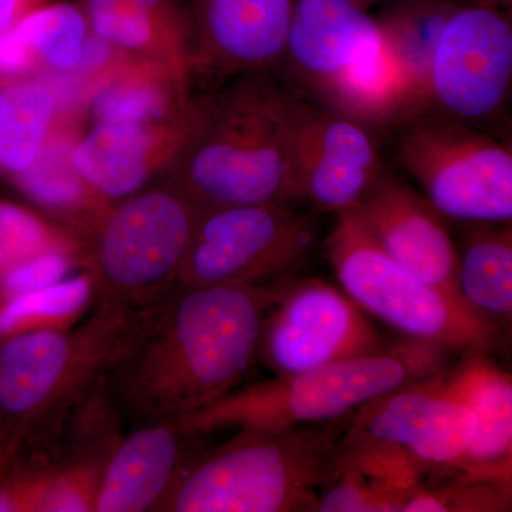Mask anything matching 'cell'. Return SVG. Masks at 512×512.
<instances>
[{"mask_svg": "<svg viewBox=\"0 0 512 512\" xmlns=\"http://www.w3.org/2000/svg\"><path fill=\"white\" fill-rule=\"evenodd\" d=\"M296 101L271 73L234 77L217 92L192 97L164 181L201 212L298 204L292 168Z\"/></svg>", "mask_w": 512, "mask_h": 512, "instance_id": "6da1fadb", "label": "cell"}, {"mask_svg": "<svg viewBox=\"0 0 512 512\" xmlns=\"http://www.w3.org/2000/svg\"><path fill=\"white\" fill-rule=\"evenodd\" d=\"M289 282L262 288L191 286L146 370L157 404L167 412L195 413L224 399L251 366L266 313Z\"/></svg>", "mask_w": 512, "mask_h": 512, "instance_id": "7a4b0ae2", "label": "cell"}, {"mask_svg": "<svg viewBox=\"0 0 512 512\" xmlns=\"http://www.w3.org/2000/svg\"><path fill=\"white\" fill-rule=\"evenodd\" d=\"M348 419L244 436L192 468L175 491L178 512L316 511Z\"/></svg>", "mask_w": 512, "mask_h": 512, "instance_id": "3957f363", "label": "cell"}, {"mask_svg": "<svg viewBox=\"0 0 512 512\" xmlns=\"http://www.w3.org/2000/svg\"><path fill=\"white\" fill-rule=\"evenodd\" d=\"M448 355L429 343L404 339L389 349L225 396L195 412L194 427L237 423L245 429L285 430L348 419L377 397L444 372Z\"/></svg>", "mask_w": 512, "mask_h": 512, "instance_id": "277c9868", "label": "cell"}, {"mask_svg": "<svg viewBox=\"0 0 512 512\" xmlns=\"http://www.w3.org/2000/svg\"><path fill=\"white\" fill-rule=\"evenodd\" d=\"M325 248L343 292L406 339L468 355L495 345V323L397 264L352 211L336 214Z\"/></svg>", "mask_w": 512, "mask_h": 512, "instance_id": "5b68a950", "label": "cell"}, {"mask_svg": "<svg viewBox=\"0 0 512 512\" xmlns=\"http://www.w3.org/2000/svg\"><path fill=\"white\" fill-rule=\"evenodd\" d=\"M397 157L441 217L510 224L511 150L470 123L420 114L403 124Z\"/></svg>", "mask_w": 512, "mask_h": 512, "instance_id": "8992f818", "label": "cell"}, {"mask_svg": "<svg viewBox=\"0 0 512 512\" xmlns=\"http://www.w3.org/2000/svg\"><path fill=\"white\" fill-rule=\"evenodd\" d=\"M318 241L298 204L235 205L201 212L181 264L187 286H274L296 278Z\"/></svg>", "mask_w": 512, "mask_h": 512, "instance_id": "52a82bcc", "label": "cell"}, {"mask_svg": "<svg viewBox=\"0 0 512 512\" xmlns=\"http://www.w3.org/2000/svg\"><path fill=\"white\" fill-rule=\"evenodd\" d=\"M266 316L261 340L278 377L311 372L382 349L365 311L345 292L318 278L292 279Z\"/></svg>", "mask_w": 512, "mask_h": 512, "instance_id": "ba28073f", "label": "cell"}, {"mask_svg": "<svg viewBox=\"0 0 512 512\" xmlns=\"http://www.w3.org/2000/svg\"><path fill=\"white\" fill-rule=\"evenodd\" d=\"M201 211L174 185L137 192L104 217L96 259L120 291H147L180 272Z\"/></svg>", "mask_w": 512, "mask_h": 512, "instance_id": "9c48e42d", "label": "cell"}, {"mask_svg": "<svg viewBox=\"0 0 512 512\" xmlns=\"http://www.w3.org/2000/svg\"><path fill=\"white\" fill-rule=\"evenodd\" d=\"M511 80L510 13L461 3L434 49L430 103L466 123L488 119L503 107Z\"/></svg>", "mask_w": 512, "mask_h": 512, "instance_id": "30bf717a", "label": "cell"}, {"mask_svg": "<svg viewBox=\"0 0 512 512\" xmlns=\"http://www.w3.org/2000/svg\"><path fill=\"white\" fill-rule=\"evenodd\" d=\"M292 168L296 202L333 214L356 208L386 173L370 128L301 99L296 101Z\"/></svg>", "mask_w": 512, "mask_h": 512, "instance_id": "8fae6325", "label": "cell"}, {"mask_svg": "<svg viewBox=\"0 0 512 512\" xmlns=\"http://www.w3.org/2000/svg\"><path fill=\"white\" fill-rule=\"evenodd\" d=\"M298 0H191V73H271L284 57Z\"/></svg>", "mask_w": 512, "mask_h": 512, "instance_id": "7c38bea8", "label": "cell"}, {"mask_svg": "<svg viewBox=\"0 0 512 512\" xmlns=\"http://www.w3.org/2000/svg\"><path fill=\"white\" fill-rule=\"evenodd\" d=\"M349 211L397 264L463 301L457 285V249L443 217L423 195L384 173L369 197Z\"/></svg>", "mask_w": 512, "mask_h": 512, "instance_id": "4fadbf2b", "label": "cell"}, {"mask_svg": "<svg viewBox=\"0 0 512 512\" xmlns=\"http://www.w3.org/2000/svg\"><path fill=\"white\" fill-rule=\"evenodd\" d=\"M382 43L376 18L352 0H298L281 64L316 96Z\"/></svg>", "mask_w": 512, "mask_h": 512, "instance_id": "5bb4252c", "label": "cell"}, {"mask_svg": "<svg viewBox=\"0 0 512 512\" xmlns=\"http://www.w3.org/2000/svg\"><path fill=\"white\" fill-rule=\"evenodd\" d=\"M185 114L173 123L146 126L96 123L80 134L74 167L103 200L131 197L154 174L164 173L180 141Z\"/></svg>", "mask_w": 512, "mask_h": 512, "instance_id": "9a60e30c", "label": "cell"}, {"mask_svg": "<svg viewBox=\"0 0 512 512\" xmlns=\"http://www.w3.org/2000/svg\"><path fill=\"white\" fill-rule=\"evenodd\" d=\"M440 392L466 404L476 416L473 441L450 471L476 480L511 483L512 379L483 355L441 375Z\"/></svg>", "mask_w": 512, "mask_h": 512, "instance_id": "2e32d148", "label": "cell"}, {"mask_svg": "<svg viewBox=\"0 0 512 512\" xmlns=\"http://www.w3.org/2000/svg\"><path fill=\"white\" fill-rule=\"evenodd\" d=\"M191 79L174 64L124 53L94 84L86 107L94 124L173 123L190 106Z\"/></svg>", "mask_w": 512, "mask_h": 512, "instance_id": "e0dca14e", "label": "cell"}, {"mask_svg": "<svg viewBox=\"0 0 512 512\" xmlns=\"http://www.w3.org/2000/svg\"><path fill=\"white\" fill-rule=\"evenodd\" d=\"M83 6L90 32L120 52L163 60L191 73L185 0H84Z\"/></svg>", "mask_w": 512, "mask_h": 512, "instance_id": "ac0fdd59", "label": "cell"}, {"mask_svg": "<svg viewBox=\"0 0 512 512\" xmlns=\"http://www.w3.org/2000/svg\"><path fill=\"white\" fill-rule=\"evenodd\" d=\"M315 97L320 106L367 128L404 124L417 117L406 76L384 40L330 80Z\"/></svg>", "mask_w": 512, "mask_h": 512, "instance_id": "d6986e66", "label": "cell"}, {"mask_svg": "<svg viewBox=\"0 0 512 512\" xmlns=\"http://www.w3.org/2000/svg\"><path fill=\"white\" fill-rule=\"evenodd\" d=\"M178 451L177 437L167 427L137 431L111 460L97 495L96 511L146 510L170 484Z\"/></svg>", "mask_w": 512, "mask_h": 512, "instance_id": "ffe728a7", "label": "cell"}, {"mask_svg": "<svg viewBox=\"0 0 512 512\" xmlns=\"http://www.w3.org/2000/svg\"><path fill=\"white\" fill-rule=\"evenodd\" d=\"M458 0H394L376 18L384 45L406 76L417 116L430 103V69L437 40Z\"/></svg>", "mask_w": 512, "mask_h": 512, "instance_id": "44dd1931", "label": "cell"}, {"mask_svg": "<svg viewBox=\"0 0 512 512\" xmlns=\"http://www.w3.org/2000/svg\"><path fill=\"white\" fill-rule=\"evenodd\" d=\"M59 109L52 87L37 77L0 83V173L28 170L55 126Z\"/></svg>", "mask_w": 512, "mask_h": 512, "instance_id": "7402d4cb", "label": "cell"}, {"mask_svg": "<svg viewBox=\"0 0 512 512\" xmlns=\"http://www.w3.org/2000/svg\"><path fill=\"white\" fill-rule=\"evenodd\" d=\"M70 360V343L50 330L13 338L0 352V406L28 413L56 389Z\"/></svg>", "mask_w": 512, "mask_h": 512, "instance_id": "603a6c76", "label": "cell"}, {"mask_svg": "<svg viewBox=\"0 0 512 512\" xmlns=\"http://www.w3.org/2000/svg\"><path fill=\"white\" fill-rule=\"evenodd\" d=\"M457 285L473 311L495 323L512 315V232L510 224L484 225L458 254Z\"/></svg>", "mask_w": 512, "mask_h": 512, "instance_id": "cb8c5ba5", "label": "cell"}, {"mask_svg": "<svg viewBox=\"0 0 512 512\" xmlns=\"http://www.w3.org/2000/svg\"><path fill=\"white\" fill-rule=\"evenodd\" d=\"M79 137L73 120L60 124L57 117L39 156L28 170L13 178L20 190L47 210L74 214L103 200L74 167L73 150Z\"/></svg>", "mask_w": 512, "mask_h": 512, "instance_id": "d4e9b609", "label": "cell"}, {"mask_svg": "<svg viewBox=\"0 0 512 512\" xmlns=\"http://www.w3.org/2000/svg\"><path fill=\"white\" fill-rule=\"evenodd\" d=\"M10 29L50 72L70 73L82 60L90 35L86 10L77 3H45L30 10Z\"/></svg>", "mask_w": 512, "mask_h": 512, "instance_id": "484cf974", "label": "cell"}, {"mask_svg": "<svg viewBox=\"0 0 512 512\" xmlns=\"http://www.w3.org/2000/svg\"><path fill=\"white\" fill-rule=\"evenodd\" d=\"M416 480L365 466L335 467L320 487L319 512H402Z\"/></svg>", "mask_w": 512, "mask_h": 512, "instance_id": "4316f807", "label": "cell"}, {"mask_svg": "<svg viewBox=\"0 0 512 512\" xmlns=\"http://www.w3.org/2000/svg\"><path fill=\"white\" fill-rule=\"evenodd\" d=\"M476 423L470 407L444 396L427 429L404 451V458L417 476L429 468L451 470L470 447Z\"/></svg>", "mask_w": 512, "mask_h": 512, "instance_id": "83f0119b", "label": "cell"}, {"mask_svg": "<svg viewBox=\"0 0 512 512\" xmlns=\"http://www.w3.org/2000/svg\"><path fill=\"white\" fill-rule=\"evenodd\" d=\"M92 285L89 279L76 278L13 296L0 309V333H9L32 319L64 318L83 308Z\"/></svg>", "mask_w": 512, "mask_h": 512, "instance_id": "f1b7e54d", "label": "cell"}, {"mask_svg": "<svg viewBox=\"0 0 512 512\" xmlns=\"http://www.w3.org/2000/svg\"><path fill=\"white\" fill-rule=\"evenodd\" d=\"M55 248H63L62 241L35 212L0 201V278L32 256Z\"/></svg>", "mask_w": 512, "mask_h": 512, "instance_id": "f546056e", "label": "cell"}, {"mask_svg": "<svg viewBox=\"0 0 512 512\" xmlns=\"http://www.w3.org/2000/svg\"><path fill=\"white\" fill-rule=\"evenodd\" d=\"M70 265V256L64 248L49 249L6 272L2 276L3 291L13 298L55 285L66 276Z\"/></svg>", "mask_w": 512, "mask_h": 512, "instance_id": "4dcf8cb0", "label": "cell"}, {"mask_svg": "<svg viewBox=\"0 0 512 512\" xmlns=\"http://www.w3.org/2000/svg\"><path fill=\"white\" fill-rule=\"evenodd\" d=\"M37 67L35 55L12 29L0 33V82L26 77Z\"/></svg>", "mask_w": 512, "mask_h": 512, "instance_id": "1f68e13d", "label": "cell"}, {"mask_svg": "<svg viewBox=\"0 0 512 512\" xmlns=\"http://www.w3.org/2000/svg\"><path fill=\"white\" fill-rule=\"evenodd\" d=\"M43 505H45V510L49 511L74 512L87 510L83 495L70 487L56 488L47 495Z\"/></svg>", "mask_w": 512, "mask_h": 512, "instance_id": "d6a6232c", "label": "cell"}, {"mask_svg": "<svg viewBox=\"0 0 512 512\" xmlns=\"http://www.w3.org/2000/svg\"><path fill=\"white\" fill-rule=\"evenodd\" d=\"M46 0H0V33L9 29L30 10L45 5Z\"/></svg>", "mask_w": 512, "mask_h": 512, "instance_id": "836d02e7", "label": "cell"}, {"mask_svg": "<svg viewBox=\"0 0 512 512\" xmlns=\"http://www.w3.org/2000/svg\"><path fill=\"white\" fill-rule=\"evenodd\" d=\"M471 5L483 6L495 10H503V12H511L512 0H467Z\"/></svg>", "mask_w": 512, "mask_h": 512, "instance_id": "e575fe53", "label": "cell"}, {"mask_svg": "<svg viewBox=\"0 0 512 512\" xmlns=\"http://www.w3.org/2000/svg\"><path fill=\"white\" fill-rule=\"evenodd\" d=\"M15 510V503L8 494H0V512Z\"/></svg>", "mask_w": 512, "mask_h": 512, "instance_id": "d590c367", "label": "cell"}, {"mask_svg": "<svg viewBox=\"0 0 512 512\" xmlns=\"http://www.w3.org/2000/svg\"><path fill=\"white\" fill-rule=\"evenodd\" d=\"M352 2H355L359 8L370 10L380 5V3L387 2V0H352Z\"/></svg>", "mask_w": 512, "mask_h": 512, "instance_id": "8d00e7d4", "label": "cell"}]
</instances>
